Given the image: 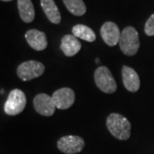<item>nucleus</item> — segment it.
Masks as SVG:
<instances>
[{
  "mask_svg": "<svg viewBox=\"0 0 154 154\" xmlns=\"http://www.w3.org/2000/svg\"><path fill=\"white\" fill-rule=\"evenodd\" d=\"M106 127L110 133L120 140H127L131 134V123L124 116L111 113L106 119Z\"/></svg>",
  "mask_w": 154,
  "mask_h": 154,
  "instance_id": "nucleus-1",
  "label": "nucleus"
},
{
  "mask_svg": "<svg viewBox=\"0 0 154 154\" xmlns=\"http://www.w3.org/2000/svg\"><path fill=\"white\" fill-rule=\"evenodd\" d=\"M120 49L126 56H134L140 48V39L137 30L134 27H126L121 33L119 40Z\"/></svg>",
  "mask_w": 154,
  "mask_h": 154,
  "instance_id": "nucleus-2",
  "label": "nucleus"
},
{
  "mask_svg": "<svg viewBox=\"0 0 154 154\" xmlns=\"http://www.w3.org/2000/svg\"><path fill=\"white\" fill-rule=\"evenodd\" d=\"M94 82L96 86L105 94H113L117 89L115 79L106 66L97 68L94 72Z\"/></svg>",
  "mask_w": 154,
  "mask_h": 154,
  "instance_id": "nucleus-3",
  "label": "nucleus"
},
{
  "mask_svg": "<svg viewBox=\"0 0 154 154\" xmlns=\"http://www.w3.org/2000/svg\"><path fill=\"white\" fill-rule=\"evenodd\" d=\"M26 105L27 98L25 94L20 89H13L5 104V112L9 116H17L24 110Z\"/></svg>",
  "mask_w": 154,
  "mask_h": 154,
  "instance_id": "nucleus-4",
  "label": "nucleus"
},
{
  "mask_svg": "<svg viewBox=\"0 0 154 154\" xmlns=\"http://www.w3.org/2000/svg\"><path fill=\"white\" fill-rule=\"evenodd\" d=\"M45 72L44 64L34 60L22 63L17 67V74L23 82H28L33 79L41 76Z\"/></svg>",
  "mask_w": 154,
  "mask_h": 154,
  "instance_id": "nucleus-5",
  "label": "nucleus"
},
{
  "mask_svg": "<svg viewBox=\"0 0 154 154\" xmlns=\"http://www.w3.org/2000/svg\"><path fill=\"white\" fill-rule=\"evenodd\" d=\"M85 146L83 138L77 135L63 136L57 140V148L66 154H75L82 152Z\"/></svg>",
  "mask_w": 154,
  "mask_h": 154,
  "instance_id": "nucleus-6",
  "label": "nucleus"
},
{
  "mask_svg": "<svg viewBox=\"0 0 154 154\" xmlns=\"http://www.w3.org/2000/svg\"><path fill=\"white\" fill-rule=\"evenodd\" d=\"M51 98L56 108L59 110H67L75 103V94L71 88H63L55 91Z\"/></svg>",
  "mask_w": 154,
  "mask_h": 154,
  "instance_id": "nucleus-7",
  "label": "nucleus"
},
{
  "mask_svg": "<svg viewBox=\"0 0 154 154\" xmlns=\"http://www.w3.org/2000/svg\"><path fill=\"white\" fill-rule=\"evenodd\" d=\"M33 107L39 115L44 116H52L56 110L51 96L46 94H38L34 97Z\"/></svg>",
  "mask_w": 154,
  "mask_h": 154,
  "instance_id": "nucleus-8",
  "label": "nucleus"
},
{
  "mask_svg": "<svg viewBox=\"0 0 154 154\" xmlns=\"http://www.w3.org/2000/svg\"><path fill=\"white\" fill-rule=\"evenodd\" d=\"M100 34L105 44L109 46H115L117 43H119L121 33L118 26L115 22H107L104 23L101 27Z\"/></svg>",
  "mask_w": 154,
  "mask_h": 154,
  "instance_id": "nucleus-9",
  "label": "nucleus"
},
{
  "mask_svg": "<svg viewBox=\"0 0 154 154\" xmlns=\"http://www.w3.org/2000/svg\"><path fill=\"white\" fill-rule=\"evenodd\" d=\"M123 85L128 92L136 93L140 87V81L137 72L130 67L123 65L122 69Z\"/></svg>",
  "mask_w": 154,
  "mask_h": 154,
  "instance_id": "nucleus-10",
  "label": "nucleus"
},
{
  "mask_svg": "<svg viewBox=\"0 0 154 154\" xmlns=\"http://www.w3.org/2000/svg\"><path fill=\"white\" fill-rule=\"evenodd\" d=\"M28 45L35 51H43L47 47V37L44 32L37 29H30L25 33Z\"/></svg>",
  "mask_w": 154,
  "mask_h": 154,
  "instance_id": "nucleus-11",
  "label": "nucleus"
},
{
  "mask_svg": "<svg viewBox=\"0 0 154 154\" xmlns=\"http://www.w3.org/2000/svg\"><path fill=\"white\" fill-rule=\"evenodd\" d=\"M61 50L66 57H74L82 48V44L73 34L64 35L61 40Z\"/></svg>",
  "mask_w": 154,
  "mask_h": 154,
  "instance_id": "nucleus-12",
  "label": "nucleus"
},
{
  "mask_svg": "<svg viewBox=\"0 0 154 154\" xmlns=\"http://www.w3.org/2000/svg\"><path fill=\"white\" fill-rule=\"evenodd\" d=\"M40 5L46 17L53 24L61 22V14L54 0H40Z\"/></svg>",
  "mask_w": 154,
  "mask_h": 154,
  "instance_id": "nucleus-13",
  "label": "nucleus"
},
{
  "mask_svg": "<svg viewBox=\"0 0 154 154\" xmlns=\"http://www.w3.org/2000/svg\"><path fill=\"white\" fill-rule=\"evenodd\" d=\"M17 6L19 15L22 21L26 23H30L34 20L35 11L31 0H18Z\"/></svg>",
  "mask_w": 154,
  "mask_h": 154,
  "instance_id": "nucleus-14",
  "label": "nucleus"
},
{
  "mask_svg": "<svg viewBox=\"0 0 154 154\" xmlns=\"http://www.w3.org/2000/svg\"><path fill=\"white\" fill-rule=\"evenodd\" d=\"M72 33L76 38H82L88 42H94L96 39V34L94 30L83 24H77L74 26L72 28Z\"/></svg>",
  "mask_w": 154,
  "mask_h": 154,
  "instance_id": "nucleus-15",
  "label": "nucleus"
},
{
  "mask_svg": "<svg viewBox=\"0 0 154 154\" xmlns=\"http://www.w3.org/2000/svg\"><path fill=\"white\" fill-rule=\"evenodd\" d=\"M63 2L67 10L74 16L81 17L87 11V7L83 0H63Z\"/></svg>",
  "mask_w": 154,
  "mask_h": 154,
  "instance_id": "nucleus-16",
  "label": "nucleus"
},
{
  "mask_svg": "<svg viewBox=\"0 0 154 154\" xmlns=\"http://www.w3.org/2000/svg\"><path fill=\"white\" fill-rule=\"evenodd\" d=\"M145 33L147 36H154V14L149 17L145 24Z\"/></svg>",
  "mask_w": 154,
  "mask_h": 154,
  "instance_id": "nucleus-17",
  "label": "nucleus"
},
{
  "mask_svg": "<svg viewBox=\"0 0 154 154\" xmlns=\"http://www.w3.org/2000/svg\"><path fill=\"white\" fill-rule=\"evenodd\" d=\"M95 62H96L97 63H99V58H96V59H95Z\"/></svg>",
  "mask_w": 154,
  "mask_h": 154,
  "instance_id": "nucleus-18",
  "label": "nucleus"
},
{
  "mask_svg": "<svg viewBox=\"0 0 154 154\" xmlns=\"http://www.w3.org/2000/svg\"><path fill=\"white\" fill-rule=\"evenodd\" d=\"M1 1H4V2H11L12 0H1Z\"/></svg>",
  "mask_w": 154,
  "mask_h": 154,
  "instance_id": "nucleus-19",
  "label": "nucleus"
}]
</instances>
